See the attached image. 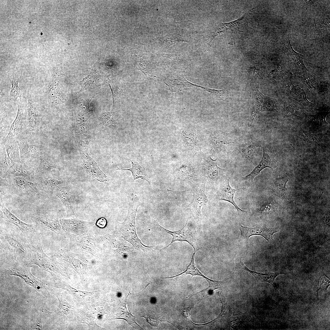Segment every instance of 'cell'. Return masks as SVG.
Masks as SVG:
<instances>
[{
	"instance_id": "cell-1",
	"label": "cell",
	"mask_w": 330,
	"mask_h": 330,
	"mask_svg": "<svg viewBox=\"0 0 330 330\" xmlns=\"http://www.w3.org/2000/svg\"><path fill=\"white\" fill-rule=\"evenodd\" d=\"M140 205L139 199L133 195L131 201L129 203L128 212L124 222L119 223L120 236L130 243L139 251H145L147 248L152 247L143 244L138 237L135 228V217L138 207Z\"/></svg>"
},
{
	"instance_id": "cell-2",
	"label": "cell",
	"mask_w": 330,
	"mask_h": 330,
	"mask_svg": "<svg viewBox=\"0 0 330 330\" xmlns=\"http://www.w3.org/2000/svg\"><path fill=\"white\" fill-rule=\"evenodd\" d=\"M15 138L18 145L21 162L29 163L45 152L44 146L35 136L22 133Z\"/></svg>"
},
{
	"instance_id": "cell-3",
	"label": "cell",
	"mask_w": 330,
	"mask_h": 330,
	"mask_svg": "<svg viewBox=\"0 0 330 330\" xmlns=\"http://www.w3.org/2000/svg\"><path fill=\"white\" fill-rule=\"evenodd\" d=\"M34 180L36 181L48 177L58 175V168L55 160L45 152L29 162Z\"/></svg>"
},
{
	"instance_id": "cell-4",
	"label": "cell",
	"mask_w": 330,
	"mask_h": 330,
	"mask_svg": "<svg viewBox=\"0 0 330 330\" xmlns=\"http://www.w3.org/2000/svg\"><path fill=\"white\" fill-rule=\"evenodd\" d=\"M161 229L172 236L171 243L162 249L166 248L175 241H185L188 242L193 248L194 251H197L201 248L200 243L196 230V226L191 221L187 219L184 226L180 230L171 231L160 226L157 223Z\"/></svg>"
},
{
	"instance_id": "cell-5",
	"label": "cell",
	"mask_w": 330,
	"mask_h": 330,
	"mask_svg": "<svg viewBox=\"0 0 330 330\" xmlns=\"http://www.w3.org/2000/svg\"><path fill=\"white\" fill-rule=\"evenodd\" d=\"M205 183H202L194 185L190 189L193 194V199L186 207L200 229L202 228V208L208 201L205 194Z\"/></svg>"
},
{
	"instance_id": "cell-6",
	"label": "cell",
	"mask_w": 330,
	"mask_h": 330,
	"mask_svg": "<svg viewBox=\"0 0 330 330\" xmlns=\"http://www.w3.org/2000/svg\"><path fill=\"white\" fill-rule=\"evenodd\" d=\"M252 108L248 126L251 127L257 114L263 111H275L279 108V100L271 98L263 95L255 87H251Z\"/></svg>"
},
{
	"instance_id": "cell-7",
	"label": "cell",
	"mask_w": 330,
	"mask_h": 330,
	"mask_svg": "<svg viewBox=\"0 0 330 330\" xmlns=\"http://www.w3.org/2000/svg\"><path fill=\"white\" fill-rule=\"evenodd\" d=\"M6 275L19 277L23 282L33 288L46 296H48V290L45 284L34 276L30 271V266L18 265L14 266L6 270Z\"/></svg>"
},
{
	"instance_id": "cell-8",
	"label": "cell",
	"mask_w": 330,
	"mask_h": 330,
	"mask_svg": "<svg viewBox=\"0 0 330 330\" xmlns=\"http://www.w3.org/2000/svg\"><path fill=\"white\" fill-rule=\"evenodd\" d=\"M5 177L9 178L10 187L14 192L18 194H32L38 193L39 190L36 182L25 177L10 176Z\"/></svg>"
},
{
	"instance_id": "cell-9",
	"label": "cell",
	"mask_w": 330,
	"mask_h": 330,
	"mask_svg": "<svg viewBox=\"0 0 330 330\" xmlns=\"http://www.w3.org/2000/svg\"><path fill=\"white\" fill-rule=\"evenodd\" d=\"M80 151L81 164L85 171L96 180L101 182L107 181L105 174L100 170L94 160L83 149Z\"/></svg>"
},
{
	"instance_id": "cell-10",
	"label": "cell",
	"mask_w": 330,
	"mask_h": 330,
	"mask_svg": "<svg viewBox=\"0 0 330 330\" xmlns=\"http://www.w3.org/2000/svg\"><path fill=\"white\" fill-rule=\"evenodd\" d=\"M241 233V237L248 240L252 236L258 235L263 237L269 242L273 240V234L279 231L277 228H268L265 226L248 227L240 225L239 228Z\"/></svg>"
},
{
	"instance_id": "cell-11",
	"label": "cell",
	"mask_w": 330,
	"mask_h": 330,
	"mask_svg": "<svg viewBox=\"0 0 330 330\" xmlns=\"http://www.w3.org/2000/svg\"><path fill=\"white\" fill-rule=\"evenodd\" d=\"M244 189V188H242L236 189L233 188L230 185L229 178H227L220 184L217 193V198L219 200L226 201L231 203L237 210L238 214L239 215L247 211L242 210L238 207L234 202V197L237 191Z\"/></svg>"
},
{
	"instance_id": "cell-12",
	"label": "cell",
	"mask_w": 330,
	"mask_h": 330,
	"mask_svg": "<svg viewBox=\"0 0 330 330\" xmlns=\"http://www.w3.org/2000/svg\"><path fill=\"white\" fill-rule=\"evenodd\" d=\"M0 205L3 218L6 222L16 226L25 234L28 235L34 231L35 226L34 224L26 223L21 221L12 213L2 202H1Z\"/></svg>"
},
{
	"instance_id": "cell-13",
	"label": "cell",
	"mask_w": 330,
	"mask_h": 330,
	"mask_svg": "<svg viewBox=\"0 0 330 330\" xmlns=\"http://www.w3.org/2000/svg\"><path fill=\"white\" fill-rule=\"evenodd\" d=\"M18 112L16 117L11 124L8 133L4 140L15 138L22 133L25 122L24 109L20 102H17Z\"/></svg>"
},
{
	"instance_id": "cell-14",
	"label": "cell",
	"mask_w": 330,
	"mask_h": 330,
	"mask_svg": "<svg viewBox=\"0 0 330 330\" xmlns=\"http://www.w3.org/2000/svg\"><path fill=\"white\" fill-rule=\"evenodd\" d=\"M276 167V164L275 163V162L271 159L268 152L263 149L262 157L258 165L250 173L243 177L241 179L243 181L252 182L263 169L267 167L274 168Z\"/></svg>"
},
{
	"instance_id": "cell-15",
	"label": "cell",
	"mask_w": 330,
	"mask_h": 330,
	"mask_svg": "<svg viewBox=\"0 0 330 330\" xmlns=\"http://www.w3.org/2000/svg\"><path fill=\"white\" fill-rule=\"evenodd\" d=\"M237 266L240 268L244 270L251 274L256 280L261 282H267L270 284L274 288L276 292L279 289L275 281L276 277L280 274H284L283 273H258L250 270L243 263L240 261L238 264Z\"/></svg>"
},
{
	"instance_id": "cell-16",
	"label": "cell",
	"mask_w": 330,
	"mask_h": 330,
	"mask_svg": "<svg viewBox=\"0 0 330 330\" xmlns=\"http://www.w3.org/2000/svg\"><path fill=\"white\" fill-rule=\"evenodd\" d=\"M39 190H42L50 194H52L55 189L64 185V181L58 175L52 176L36 181Z\"/></svg>"
},
{
	"instance_id": "cell-17",
	"label": "cell",
	"mask_w": 330,
	"mask_h": 330,
	"mask_svg": "<svg viewBox=\"0 0 330 330\" xmlns=\"http://www.w3.org/2000/svg\"><path fill=\"white\" fill-rule=\"evenodd\" d=\"M32 219L36 224L46 229L53 231L59 229L57 218L48 214L36 213L33 215Z\"/></svg>"
},
{
	"instance_id": "cell-18",
	"label": "cell",
	"mask_w": 330,
	"mask_h": 330,
	"mask_svg": "<svg viewBox=\"0 0 330 330\" xmlns=\"http://www.w3.org/2000/svg\"><path fill=\"white\" fill-rule=\"evenodd\" d=\"M6 176H23L33 181L32 178L33 173L31 167L27 163L21 161L13 163L3 178Z\"/></svg>"
},
{
	"instance_id": "cell-19",
	"label": "cell",
	"mask_w": 330,
	"mask_h": 330,
	"mask_svg": "<svg viewBox=\"0 0 330 330\" xmlns=\"http://www.w3.org/2000/svg\"><path fill=\"white\" fill-rule=\"evenodd\" d=\"M219 160H213L210 156H207L204 160V167L205 173L211 180L215 181L220 177L224 170L217 165Z\"/></svg>"
},
{
	"instance_id": "cell-20",
	"label": "cell",
	"mask_w": 330,
	"mask_h": 330,
	"mask_svg": "<svg viewBox=\"0 0 330 330\" xmlns=\"http://www.w3.org/2000/svg\"><path fill=\"white\" fill-rule=\"evenodd\" d=\"M288 174H284L276 178L272 185V191L273 194L285 200H289L286 188V184L289 180Z\"/></svg>"
},
{
	"instance_id": "cell-21",
	"label": "cell",
	"mask_w": 330,
	"mask_h": 330,
	"mask_svg": "<svg viewBox=\"0 0 330 330\" xmlns=\"http://www.w3.org/2000/svg\"><path fill=\"white\" fill-rule=\"evenodd\" d=\"M56 286L68 291L70 294L78 299L82 301H89L96 294L97 291L85 292L76 289L65 283H59Z\"/></svg>"
},
{
	"instance_id": "cell-22",
	"label": "cell",
	"mask_w": 330,
	"mask_h": 330,
	"mask_svg": "<svg viewBox=\"0 0 330 330\" xmlns=\"http://www.w3.org/2000/svg\"><path fill=\"white\" fill-rule=\"evenodd\" d=\"M3 144L8 157L13 164L21 162L18 145L15 138L4 140Z\"/></svg>"
},
{
	"instance_id": "cell-23",
	"label": "cell",
	"mask_w": 330,
	"mask_h": 330,
	"mask_svg": "<svg viewBox=\"0 0 330 330\" xmlns=\"http://www.w3.org/2000/svg\"><path fill=\"white\" fill-rule=\"evenodd\" d=\"M55 191V194L66 207L67 213L70 214L73 213V208L70 188L64 185L56 188Z\"/></svg>"
},
{
	"instance_id": "cell-24",
	"label": "cell",
	"mask_w": 330,
	"mask_h": 330,
	"mask_svg": "<svg viewBox=\"0 0 330 330\" xmlns=\"http://www.w3.org/2000/svg\"><path fill=\"white\" fill-rule=\"evenodd\" d=\"M28 123L31 129L35 130L38 127V115L35 105L32 100L31 95L28 90Z\"/></svg>"
},
{
	"instance_id": "cell-25",
	"label": "cell",
	"mask_w": 330,
	"mask_h": 330,
	"mask_svg": "<svg viewBox=\"0 0 330 330\" xmlns=\"http://www.w3.org/2000/svg\"><path fill=\"white\" fill-rule=\"evenodd\" d=\"M196 251H194L190 262L184 271L177 275L169 277H164V278H170L176 277L180 276H184L190 274L193 276H201L206 279L208 283H210L212 281V280L211 279L204 276L200 271L195 265L194 262V259Z\"/></svg>"
},
{
	"instance_id": "cell-26",
	"label": "cell",
	"mask_w": 330,
	"mask_h": 330,
	"mask_svg": "<svg viewBox=\"0 0 330 330\" xmlns=\"http://www.w3.org/2000/svg\"><path fill=\"white\" fill-rule=\"evenodd\" d=\"M128 160L130 161L131 163L132 167L131 168L126 169L120 168L117 167V170L130 171L132 173L134 180L141 178L144 181H147L149 184L150 185V181L147 177L144 167L140 165L138 162L136 161L130 159Z\"/></svg>"
},
{
	"instance_id": "cell-27",
	"label": "cell",
	"mask_w": 330,
	"mask_h": 330,
	"mask_svg": "<svg viewBox=\"0 0 330 330\" xmlns=\"http://www.w3.org/2000/svg\"><path fill=\"white\" fill-rule=\"evenodd\" d=\"M287 89V94L295 100L299 102L311 103L307 99L305 92L300 88L291 83L288 86Z\"/></svg>"
},
{
	"instance_id": "cell-28",
	"label": "cell",
	"mask_w": 330,
	"mask_h": 330,
	"mask_svg": "<svg viewBox=\"0 0 330 330\" xmlns=\"http://www.w3.org/2000/svg\"><path fill=\"white\" fill-rule=\"evenodd\" d=\"M5 237L9 244L16 251V252L21 255H26L27 249L17 238L11 235H7Z\"/></svg>"
},
{
	"instance_id": "cell-29",
	"label": "cell",
	"mask_w": 330,
	"mask_h": 330,
	"mask_svg": "<svg viewBox=\"0 0 330 330\" xmlns=\"http://www.w3.org/2000/svg\"><path fill=\"white\" fill-rule=\"evenodd\" d=\"M13 164L8 157L5 148L3 145L0 149V177L3 178Z\"/></svg>"
},
{
	"instance_id": "cell-30",
	"label": "cell",
	"mask_w": 330,
	"mask_h": 330,
	"mask_svg": "<svg viewBox=\"0 0 330 330\" xmlns=\"http://www.w3.org/2000/svg\"><path fill=\"white\" fill-rule=\"evenodd\" d=\"M258 146L254 143H249L241 145L239 151L244 157L247 159L252 158L256 152Z\"/></svg>"
},
{
	"instance_id": "cell-31",
	"label": "cell",
	"mask_w": 330,
	"mask_h": 330,
	"mask_svg": "<svg viewBox=\"0 0 330 330\" xmlns=\"http://www.w3.org/2000/svg\"><path fill=\"white\" fill-rule=\"evenodd\" d=\"M58 298L59 304L57 310L58 313L63 315H69L73 309V306L67 302L61 296L54 294Z\"/></svg>"
},
{
	"instance_id": "cell-32",
	"label": "cell",
	"mask_w": 330,
	"mask_h": 330,
	"mask_svg": "<svg viewBox=\"0 0 330 330\" xmlns=\"http://www.w3.org/2000/svg\"><path fill=\"white\" fill-rule=\"evenodd\" d=\"M278 206L275 202L272 201H266L261 205L257 210V212L261 215L267 214L275 212Z\"/></svg>"
},
{
	"instance_id": "cell-33",
	"label": "cell",
	"mask_w": 330,
	"mask_h": 330,
	"mask_svg": "<svg viewBox=\"0 0 330 330\" xmlns=\"http://www.w3.org/2000/svg\"><path fill=\"white\" fill-rule=\"evenodd\" d=\"M178 171L182 177L185 178L193 176L196 173L194 168L188 163L182 165Z\"/></svg>"
},
{
	"instance_id": "cell-34",
	"label": "cell",
	"mask_w": 330,
	"mask_h": 330,
	"mask_svg": "<svg viewBox=\"0 0 330 330\" xmlns=\"http://www.w3.org/2000/svg\"><path fill=\"white\" fill-rule=\"evenodd\" d=\"M8 78L11 84L10 94L14 97L15 100H17L18 97H20V89L18 85V79H16L13 75Z\"/></svg>"
},
{
	"instance_id": "cell-35",
	"label": "cell",
	"mask_w": 330,
	"mask_h": 330,
	"mask_svg": "<svg viewBox=\"0 0 330 330\" xmlns=\"http://www.w3.org/2000/svg\"><path fill=\"white\" fill-rule=\"evenodd\" d=\"M215 145L217 147H221V145H225L229 143H235L232 139L222 134H216L214 138Z\"/></svg>"
},
{
	"instance_id": "cell-36",
	"label": "cell",
	"mask_w": 330,
	"mask_h": 330,
	"mask_svg": "<svg viewBox=\"0 0 330 330\" xmlns=\"http://www.w3.org/2000/svg\"><path fill=\"white\" fill-rule=\"evenodd\" d=\"M205 89L211 94L213 98L215 100L225 101V93L223 90H217L206 88Z\"/></svg>"
},
{
	"instance_id": "cell-37",
	"label": "cell",
	"mask_w": 330,
	"mask_h": 330,
	"mask_svg": "<svg viewBox=\"0 0 330 330\" xmlns=\"http://www.w3.org/2000/svg\"><path fill=\"white\" fill-rule=\"evenodd\" d=\"M320 288L318 290L317 295L318 296V292L320 289L322 291L323 290H327L330 285L329 278L323 272V276L321 277L320 283Z\"/></svg>"
},
{
	"instance_id": "cell-38",
	"label": "cell",
	"mask_w": 330,
	"mask_h": 330,
	"mask_svg": "<svg viewBox=\"0 0 330 330\" xmlns=\"http://www.w3.org/2000/svg\"><path fill=\"white\" fill-rule=\"evenodd\" d=\"M42 320V314L40 312L38 314L35 322L31 326L32 329L36 330L43 329Z\"/></svg>"
},
{
	"instance_id": "cell-39",
	"label": "cell",
	"mask_w": 330,
	"mask_h": 330,
	"mask_svg": "<svg viewBox=\"0 0 330 330\" xmlns=\"http://www.w3.org/2000/svg\"><path fill=\"white\" fill-rule=\"evenodd\" d=\"M107 221L105 219L102 218H100L97 222L96 225L99 227L103 228L106 224Z\"/></svg>"
}]
</instances>
